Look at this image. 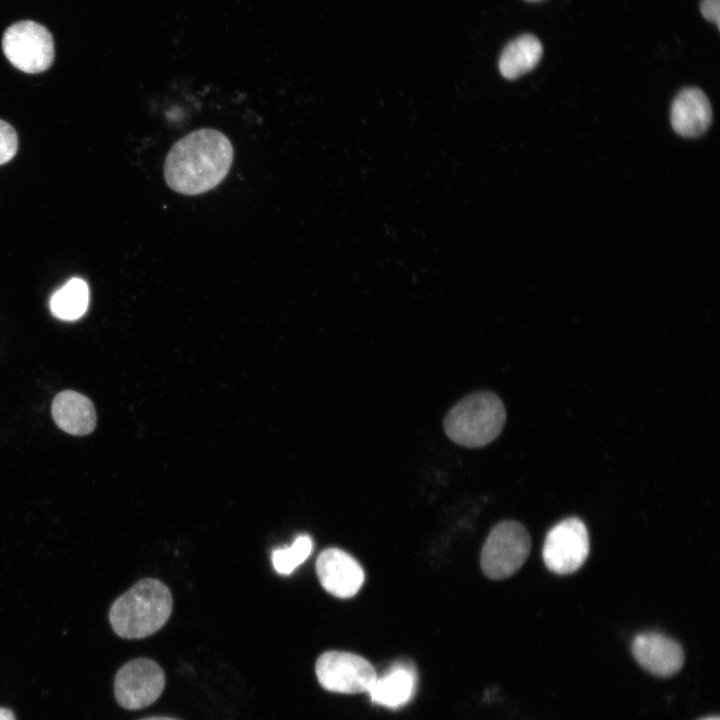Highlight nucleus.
<instances>
[{"instance_id":"nucleus-6","label":"nucleus","mask_w":720,"mask_h":720,"mask_svg":"<svg viewBox=\"0 0 720 720\" xmlns=\"http://www.w3.org/2000/svg\"><path fill=\"white\" fill-rule=\"evenodd\" d=\"M315 673L325 690L343 694L368 692L377 678L376 670L364 657L334 650L318 657Z\"/></svg>"},{"instance_id":"nucleus-21","label":"nucleus","mask_w":720,"mask_h":720,"mask_svg":"<svg viewBox=\"0 0 720 720\" xmlns=\"http://www.w3.org/2000/svg\"><path fill=\"white\" fill-rule=\"evenodd\" d=\"M701 720H720V718L718 716H713V717H707V718H704Z\"/></svg>"},{"instance_id":"nucleus-5","label":"nucleus","mask_w":720,"mask_h":720,"mask_svg":"<svg viewBox=\"0 0 720 720\" xmlns=\"http://www.w3.org/2000/svg\"><path fill=\"white\" fill-rule=\"evenodd\" d=\"M2 49L15 68L29 74L47 70L55 56L52 34L45 26L31 20L9 26L2 37Z\"/></svg>"},{"instance_id":"nucleus-8","label":"nucleus","mask_w":720,"mask_h":720,"mask_svg":"<svg viewBox=\"0 0 720 720\" xmlns=\"http://www.w3.org/2000/svg\"><path fill=\"white\" fill-rule=\"evenodd\" d=\"M165 686L162 668L149 658H136L117 672L114 694L120 706L129 710L142 709L154 703Z\"/></svg>"},{"instance_id":"nucleus-19","label":"nucleus","mask_w":720,"mask_h":720,"mask_svg":"<svg viewBox=\"0 0 720 720\" xmlns=\"http://www.w3.org/2000/svg\"><path fill=\"white\" fill-rule=\"evenodd\" d=\"M0 720H16V719L11 710L0 707Z\"/></svg>"},{"instance_id":"nucleus-1","label":"nucleus","mask_w":720,"mask_h":720,"mask_svg":"<svg viewBox=\"0 0 720 720\" xmlns=\"http://www.w3.org/2000/svg\"><path fill=\"white\" fill-rule=\"evenodd\" d=\"M233 147L222 132L203 128L179 139L167 154L164 177L184 195H198L216 187L228 174Z\"/></svg>"},{"instance_id":"nucleus-18","label":"nucleus","mask_w":720,"mask_h":720,"mask_svg":"<svg viewBox=\"0 0 720 720\" xmlns=\"http://www.w3.org/2000/svg\"><path fill=\"white\" fill-rule=\"evenodd\" d=\"M700 11L705 19L714 22L719 27L720 0H702Z\"/></svg>"},{"instance_id":"nucleus-9","label":"nucleus","mask_w":720,"mask_h":720,"mask_svg":"<svg viewBox=\"0 0 720 720\" xmlns=\"http://www.w3.org/2000/svg\"><path fill=\"white\" fill-rule=\"evenodd\" d=\"M316 573L322 587L338 598L353 597L365 579L361 565L339 548H328L319 554Z\"/></svg>"},{"instance_id":"nucleus-15","label":"nucleus","mask_w":720,"mask_h":720,"mask_svg":"<svg viewBox=\"0 0 720 720\" xmlns=\"http://www.w3.org/2000/svg\"><path fill=\"white\" fill-rule=\"evenodd\" d=\"M89 301L88 284L83 279L75 277L53 293L50 299V310L58 319L74 321L85 314Z\"/></svg>"},{"instance_id":"nucleus-2","label":"nucleus","mask_w":720,"mask_h":720,"mask_svg":"<svg viewBox=\"0 0 720 720\" xmlns=\"http://www.w3.org/2000/svg\"><path fill=\"white\" fill-rule=\"evenodd\" d=\"M172 605L169 588L158 579L145 578L113 602L109 621L113 631L122 638H144L163 627Z\"/></svg>"},{"instance_id":"nucleus-20","label":"nucleus","mask_w":720,"mask_h":720,"mask_svg":"<svg viewBox=\"0 0 720 720\" xmlns=\"http://www.w3.org/2000/svg\"><path fill=\"white\" fill-rule=\"evenodd\" d=\"M141 720H178V719L166 717V716H151V717H147V718H144Z\"/></svg>"},{"instance_id":"nucleus-7","label":"nucleus","mask_w":720,"mask_h":720,"mask_svg":"<svg viewBox=\"0 0 720 720\" xmlns=\"http://www.w3.org/2000/svg\"><path fill=\"white\" fill-rule=\"evenodd\" d=\"M590 543L585 524L576 517L564 519L547 533L542 556L546 567L560 575L578 570L587 559Z\"/></svg>"},{"instance_id":"nucleus-12","label":"nucleus","mask_w":720,"mask_h":720,"mask_svg":"<svg viewBox=\"0 0 720 720\" xmlns=\"http://www.w3.org/2000/svg\"><path fill=\"white\" fill-rule=\"evenodd\" d=\"M712 121L710 102L699 88L681 90L671 107V125L680 136L693 138L702 135Z\"/></svg>"},{"instance_id":"nucleus-3","label":"nucleus","mask_w":720,"mask_h":720,"mask_svg":"<svg viewBox=\"0 0 720 720\" xmlns=\"http://www.w3.org/2000/svg\"><path fill=\"white\" fill-rule=\"evenodd\" d=\"M506 411L493 392L477 391L461 399L447 413L443 427L456 444L478 448L492 442L502 431Z\"/></svg>"},{"instance_id":"nucleus-10","label":"nucleus","mask_w":720,"mask_h":720,"mask_svg":"<svg viewBox=\"0 0 720 720\" xmlns=\"http://www.w3.org/2000/svg\"><path fill=\"white\" fill-rule=\"evenodd\" d=\"M632 653L645 670L659 677L676 674L684 663L681 645L656 632L638 634L632 643Z\"/></svg>"},{"instance_id":"nucleus-17","label":"nucleus","mask_w":720,"mask_h":720,"mask_svg":"<svg viewBox=\"0 0 720 720\" xmlns=\"http://www.w3.org/2000/svg\"><path fill=\"white\" fill-rule=\"evenodd\" d=\"M18 151V136L11 124L0 119V165L9 162Z\"/></svg>"},{"instance_id":"nucleus-14","label":"nucleus","mask_w":720,"mask_h":720,"mask_svg":"<svg viewBox=\"0 0 720 720\" xmlns=\"http://www.w3.org/2000/svg\"><path fill=\"white\" fill-rule=\"evenodd\" d=\"M543 47L537 37L523 34L510 41L499 58V70L503 77L516 79L531 71L540 61Z\"/></svg>"},{"instance_id":"nucleus-4","label":"nucleus","mask_w":720,"mask_h":720,"mask_svg":"<svg viewBox=\"0 0 720 720\" xmlns=\"http://www.w3.org/2000/svg\"><path fill=\"white\" fill-rule=\"evenodd\" d=\"M530 548V535L521 523L500 522L488 535L481 551L484 575L494 580L512 576L527 559Z\"/></svg>"},{"instance_id":"nucleus-22","label":"nucleus","mask_w":720,"mask_h":720,"mask_svg":"<svg viewBox=\"0 0 720 720\" xmlns=\"http://www.w3.org/2000/svg\"><path fill=\"white\" fill-rule=\"evenodd\" d=\"M527 1H540V0H527Z\"/></svg>"},{"instance_id":"nucleus-16","label":"nucleus","mask_w":720,"mask_h":720,"mask_svg":"<svg viewBox=\"0 0 720 720\" xmlns=\"http://www.w3.org/2000/svg\"><path fill=\"white\" fill-rule=\"evenodd\" d=\"M313 549V541L309 535H299L289 547L275 549L272 552L274 569L283 575L291 574L305 562Z\"/></svg>"},{"instance_id":"nucleus-11","label":"nucleus","mask_w":720,"mask_h":720,"mask_svg":"<svg viewBox=\"0 0 720 720\" xmlns=\"http://www.w3.org/2000/svg\"><path fill=\"white\" fill-rule=\"evenodd\" d=\"M417 688V671L413 663L399 660L382 676H378L368 690L372 703L390 709L408 704Z\"/></svg>"},{"instance_id":"nucleus-13","label":"nucleus","mask_w":720,"mask_h":720,"mask_svg":"<svg viewBox=\"0 0 720 720\" xmlns=\"http://www.w3.org/2000/svg\"><path fill=\"white\" fill-rule=\"evenodd\" d=\"M56 425L64 432L84 436L96 426V412L91 400L72 390L58 393L51 406Z\"/></svg>"}]
</instances>
